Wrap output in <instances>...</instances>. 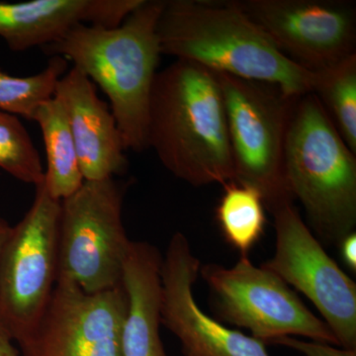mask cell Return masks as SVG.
Here are the masks:
<instances>
[{
    "label": "cell",
    "instance_id": "obj_1",
    "mask_svg": "<svg viewBox=\"0 0 356 356\" xmlns=\"http://www.w3.org/2000/svg\"><path fill=\"white\" fill-rule=\"evenodd\" d=\"M147 144L168 172L193 186L234 180L217 74L184 60L156 72L149 100Z\"/></svg>",
    "mask_w": 356,
    "mask_h": 356
},
{
    "label": "cell",
    "instance_id": "obj_2",
    "mask_svg": "<svg viewBox=\"0 0 356 356\" xmlns=\"http://www.w3.org/2000/svg\"><path fill=\"white\" fill-rule=\"evenodd\" d=\"M165 4V0H143L117 27L77 24L42 48L51 57L72 62L102 88L126 151L149 149V100L163 55L158 24Z\"/></svg>",
    "mask_w": 356,
    "mask_h": 356
},
{
    "label": "cell",
    "instance_id": "obj_3",
    "mask_svg": "<svg viewBox=\"0 0 356 356\" xmlns=\"http://www.w3.org/2000/svg\"><path fill=\"white\" fill-rule=\"evenodd\" d=\"M158 35L163 55L215 74L273 84L293 97L313 89L315 72L285 57L229 0H165Z\"/></svg>",
    "mask_w": 356,
    "mask_h": 356
},
{
    "label": "cell",
    "instance_id": "obj_4",
    "mask_svg": "<svg viewBox=\"0 0 356 356\" xmlns=\"http://www.w3.org/2000/svg\"><path fill=\"white\" fill-rule=\"evenodd\" d=\"M284 173L288 191L323 242L337 247L355 233L356 154L313 92L300 96L293 107Z\"/></svg>",
    "mask_w": 356,
    "mask_h": 356
},
{
    "label": "cell",
    "instance_id": "obj_5",
    "mask_svg": "<svg viewBox=\"0 0 356 356\" xmlns=\"http://www.w3.org/2000/svg\"><path fill=\"white\" fill-rule=\"evenodd\" d=\"M126 185L115 177L84 180L60 201L58 278L86 293L123 285L131 242L124 228Z\"/></svg>",
    "mask_w": 356,
    "mask_h": 356
},
{
    "label": "cell",
    "instance_id": "obj_6",
    "mask_svg": "<svg viewBox=\"0 0 356 356\" xmlns=\"http://www.w3.org/2000/svg\"><path fill=\"white\" fill-rule=\"evenodd\" d=\"M217 76L226 110L234 180L261 192L269 212L293 202L285 179L284 146L298 97L285 95L273 84Z\"/></svg>",
    "mask_w": 356,
    "mask_h": 356
},
{
    "label": "cell",
    "instance_id": "obj_7",
    "mask_svg": "<svg viewBox=\"0 0 356 356\" xmlns=\"http://www.w3.org/2000/svg\"><path fill=\"white\" fill-rule=\"evenodd\" d=\"M31 207L11 229L0 259V325L16 343L38 324L58 278L60 201L44 181Z\"/></svg>",
    "mask_w": 356,
    "mask_h": 356
},
{
    "label": "cell",
    "instance_id": "obj_8",
    "mask_svg": "<svg viewBox=\"0 0 356 356\" xmlns=\"http://www.w3.org/2000/svg\"><path fill=\"white\" fill-rule=\"evenodd\" d=\"M199 274L215 299L222 320L247 329L269 344L285 337H306L339 346L336 337L289 285L264 266H255L248 255L231 267L208 264Z\"/></svg>",
    "mask_w": 356,
    "mask_h": 356
},
{
    "label": "cell",
    "instance_id": "obj_9",
    "mask_svg": "<svg viewBox=\"0 0 356 356\" xmlns=\"http://www.w3.org/2000/svg\"><path fill=\"white\" fill-rule=\"evenodd\" d=\"M275 252L262 266L305 295L336 337L339 346L356 350V284L307 227L293 202L271 211Z\"/></svg>",
    "mask_w": 356,
    "mask_h": 356
},
{
    "label": "cell",
    "instance_id": "obj_10",
    "mask_svg": "<svg viewBox=\"0 0 356 356\" xmlns=\"http://www.w3.org/2000/svg\"><path fill=\"white\" fill-rule=\"evenodd\" d=\"M276 48L318 72L356 54V9L346 0H229Z\"/></svg>",
    "mask_w": 356,
    "mask_h": 356
},
{
    "label": "cell",
    "instance_id": "obj_11",
    "mask_svg": "<svg viewBox=\"0 0 356 356\" xmlns=\"http://www.w3.org/2000/svg\"><path fill=\"white\" fill-rule=\"evenodd\" d=\"M127 305L123 285L86 293L57 280L38 324L16 346L21 356H121Z\"/></svg>",
    "mask_w": 356,
    "mask_h": 356
},
{
    "label": "cell",
    "instance_id": "obj_12",
    "mask_svg": "<svg viewBox=\"0 0 356 356\" xmlns=\"http://www.w3.org/2000/svg\"><path fill=\"white\" fill-rule=\"evenodd\" d=\"M201 264L184 234L168 243L161 264V325L181 344L184 356H270L266 344L204 313L193 286Z\"/></svg>",
    "mask_w": 356,
    "mask_h": 356
},
{
    "label": "cell",
    "instance_id": "obj_13",
    "mask_svg": "<svg viewBox=\"0 0 356 356\" xmlns=\"http://www.w3.org/2000/svg\"><path fill=\"white\" fill-rule=\"evenodd\" d=\"M54 96L67 111L84 180L126 173L128 159L116 120L83 70L76 67L67 70L56 84Z\"/></svg>",
    "mask_w": 356,
    "mask_h": 356
},
{
    "label": "cell",
    "instance_id": "obj_14",
    "mask_svg": "<svg viewBox=\"0 0 356 356\" xmlns=\"http://www.w3.org/2000/svg\"><path fill=\"white\" fill-rule=\"evenodd\" d=\"M143 0H0V38L13 51L43 48L77 24L117 27Z\"/></svg>",
    "mask_w": 356,
    "mask_h": 356
},
{
    "label": "cell",
    "instance_id": "obj_15",
    "mask_svg": "<svg viewBox=\"0 0 356 356\" xmlns=\"http://www.w3.org/2000/svg\"><path fill=\"white\" fill-rule=\"evenodd\" d=\"M161 264L158 248L131 242L123 269L128 305L121 332V356H168L161 325Z\"/></svg>",
    "mask_w": 356,
    "mask_h": 356
},
{
    "label": "cell",
    "instance_id": "obj_16",
    "mask_svg": "<svg viewBox=\"0 0 356 356\" xmlns=\"http://www.w3.org/2000/svg\"><path fill=\"white\" fill-rule=\"evenodd\" d=\"M33 121L39 125L46 151L44 186L51 197L64 200L84 181L64 104L53 96L40 105Z\"/></svg>",
    "mask_w": 356,
    "mask_h": 356
},
{
    "label": "cell",
    "instance_id": "obj_17",
    "mask_svg": "<svg viewBox=\"0 0 356 356\" xmlns=\"http://www.w3.org/2000/svg\"><path fill=\"white\" fill-rule=\"evenodd\" d=\"M266 208L261 192L231 180L222 184L216 220L226 242L248 255L261 240L266 226Z\"/></svg>",
    "mask_w": 356,
    "mask_h": 356
},
{
    "label": "cell",
    "instance_id": "obj_18",
    "mask_svg": "<svg viewBox=\"0 0 356 356\" xmlns=\"http://www.w3.org/2000/svg\"><path fill=\"white\" fill-rule=\"evenodd\" d=\"M314 93L341 136L356 154V54L315 72Z\"/></svg>",
    "mask_w": 356,
    "mask_h": 356
},
{
    "label": "cell",
    "instance_id": "obj_19",
    "mask_svg": "<svg viewBox=\"0 0 356 356\" xmlns=\"http://www.w3.org/2000/svg\"><path fill=\"white\" fill-rule=\"evenodd\" d=\"M67 63L54 56L41 72L29 76H13L0 69V111L33 121L40 105L53 97L56 84L67 72Z\"/></svg>",
    "mask_w": 356,
    "mask_h": 356
},
{
    "label": "cell",
    "instance_id": "obj_20",
    "mask_svg": "<svg viewBox=\"0 0 356 356\" xmlns=\"http://www.w3.org/2000/svg\"><path fill=\"white\" fill-rule=\"evenodd\" d=\"M0 168L24 182L41 184L44 179L38 149L19 117L0 111Z\"/></svg>",
    "mask_w": 356,
    "mask_h": 356
},
{
    "label": "cell",
    "instance_id": "obj_21",
    "mask_svg": "<svg viewBox=\"0 0 356 356\" xmlns=\"http://www.w3.org/2000/svg\"><path fill=\"white\" fill-rule=\"evenodd\" d=\"M273 343L298 351L304 356H356V350H346L341 346L318 343L310 339L304 341L294 337H281L269 344Z\"/></svg>",
    "mask_w": 356,
    "mask_h": 356
},
{
    "label": "cell",
    "instance_id": "obj_22",
    "mask_svg": "<svg viewBox=\"0 0 356 356\" xmlns=\"http://www.w3.org/2000/svg\"><path fill=\"white\" fill-rule=\"evenodd\" d=\"M341 259L350 270L356 271V233H351L337 245Z\"/></svg>",
    "mask_w": 356,
    "mask_h": 356
},
{
    "label": "cell",
    "instance_id": "obj_23",
    "mask_svg": "<svg viewBox=\"0 0 356 356\" xmlns=\"http://www.w3.org/2000/svg\"><path fill=\"white\" fill-rule=\"evenodd\" d=\"M0 356H21L15 341L0 325Z\"/></svg>",
    "mask_w": 356,
    "mask_h": 356
},
{
    "label": "cell",
    "instance_id": "obj_24",
    "mask_svg": "<svg viewBox=\"0 0 356 356\" xmlns=\"http://www.w3.org/2000/svg\"><path fill=\"white\" fill-rule=\"evenodd\" d=\"M11 229H13V227L6 220L0 218V259H1L2 252H3L7 240H8L9 235H10Z\"/></svg>",
    "mask_w": 356,
    "mask_h": 356
}]
</instances>
